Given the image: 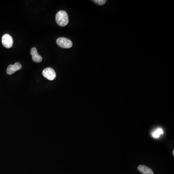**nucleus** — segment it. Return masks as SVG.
<instances>
[{
  "label": "nucleus",
  "instance_id": "1",
  "mask_svg": "<svg viewBox=\"0 0 174 174\" xmlns=\"http://www.w3.org/2000/svg\"><path fill=\"white\" fill-rule=\"evenodd\" d=\"M56 21L59 26L62 27L67 26L68 24L69 18L67 14L64 11H60L57 13Z\"/></svg>",
  "mask_w": 174,
  "mask_h": 174
},
{
  "label": "nucleus",
  "instance_id": "5",
  "mask_svg": "<svg viewBox=\"0 0 174 174\" xmlns=\"http://www.w3.org/2000/svg\"><path fill=\"white\" fill-rule=\"evenodd\" d=\"M22 68V65L19 63H16L14 65L11 64V65H9L7 68V74L8 75L13 74L16 71H18L19 70L21 69Z\"/></svg>",
  "mask_w": 174,
  "mask_h": 174
},
{
  "label": "nucleus",
  "instance_id": "6",
  "mask_svg": "<svg viewBox=\"0 0 174 174\" xmlns=\"http://www.w3.org/2000/svg\"><path fill=\"white\" fill-rule=\"evenodd\" d=\"M30 54L32 55V59L33 61L36 63H40L42 61V57L40 55L38 54L37 52V49L35 47H33L30 50Z\"/></svg>",
  "mask_w": 174,
  "mask_h": 174
},
{
  "label": "nucleus",
  "instance_id": "3",
  "mask_svg": "<svg viewBox=\"0 0 174 174\" xmlns=\"http://www.w3.org/2000/svg\"><path fill=\"white\" fill-rule=\"evenodd\" d=\"M43 75L49 80H53L56 77V74L53 69L48 67L43 70Z\"/></svg>",
  "mask_w": 174,
  "mask_h": 174
},
{
  "label": "nucleus",
  "instance_id": "9",
  "mask_svg": "<svg viewBox=\"0 0 174 174\" xmlns=\"http://www.w3.org/2000/svg\"><path fill=\"white\" fill-rule=\"evenodd\" d=\"M93 2L99 6H103L104 5L106 2V0H95V1H93Z\"/></svg>",
  "mask_w": 174,
  "mask_h": 174
},
{
  "label": "nucleus",
  "instance_id": "10",
  "mask_svg": "<svg viewBox=\"0 0 174 174\" xmlns=\"http://www.w3.org/2000/svg\"><path fill=\"white\" fill-rule=\"evenodd\" d=\"M173 155H174V151H173Z\"/></svg>",
  "mask_w": 174,
  "mask_h": 174
},
{
  "label": "nucleus",
  "instance_id": "7",
  "mask_svg": "<svg viewBox=\"0 0 174 174\" xmlns=\"http://www.w3.org/2000/svg\"><path fill=\"white\" fill-rule=\"evenodd\" d=\"M138 171L142 174H154L152 170L150 168L144 165H140L138 166Z\"/></svg>",
  "mask_w": 174,
  "mask_h": 174
},
{
  "label": "nucleus",
  "instance_id": "2",
  "mask_svg": "<svg viewBox=\"0 0 174 174\" xmlns=\"http://www.w3.org/2000/svg\"><path fill=\"white\" fill-rule=\"evenodd\" d=\"M59 46L63 48H70L73 46V43L70 40L64 37H60L56 41Z\"/></svg>",
  "mask_w": 174,
  "mask_h": 174
},
{
  "label": "nucleus",
  "instance_id": "8",
  "mask_svg": "<svg viewBox=\"0 0 174 174\" xmlns=\"http://www.w3.org/2000/svg\"><path fill=\"white\" fill-rule=\"evenodd\" d=\"M163 134V130L161 129H158L156 130L154 133H152V136L155 138H158L160 136V135Z\"/></svg>",
  "mask_w": 174,
  "mask_h": 174
},
{
  "label": "nucleus",
  "instance_id": "4",
  "mask_svg": "<svg viewBox=\"0 0 174 174\" xmlns=\"http://www.w3.org/2000/svg\"><path fill=\"white\" fill-rule=\"evenodd\" d=\"M2 45L7 48H11L13 45V40L12 37L8 34L3 35L2 40Z\"/></svg>",
  "mask_w": 174,
  "mask_h": 174
}]
</instances>
